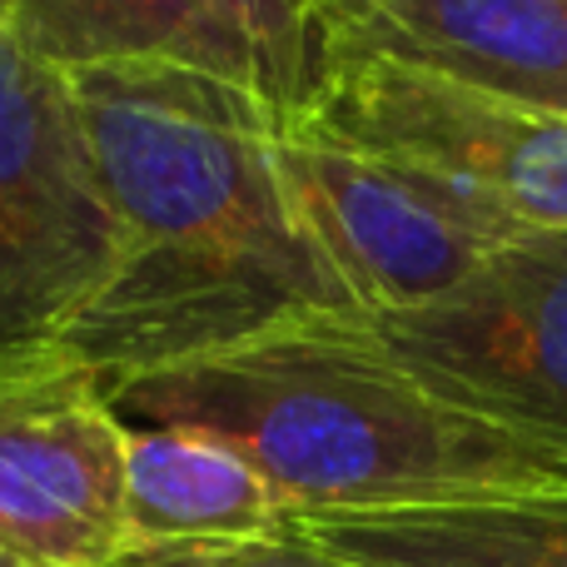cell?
<instances>
[{
    "label": "cell",
    "instance_id": "obj_6",
    "mask_svg": "<svg viewBox=\"0 0 567 567\" xmlns=\"http://www.w3.org/2000/svg\"><path fill=\"white\" fill-rule=\"evenodd\" d=\"M125 433L80 359L45 349L0 363V548L25 567L125 558Z\"/></svg>",
    "mask_w": 567,
    "mask_h": 567
},
{
    "label": "cell",
    "instance_id": "obj_15",
    "mask_svg": "<svg viewBox=\"0 0 567 567\" xmlns=\"http://www.w3.org/2000/svg\"><path fill=\"white\" fill-rule=\"evenodd\" d=\"M0 567H25V563H20V558H16V553H10V548H0Z\"/></svg>",
    "mask_w": 567,
    "mask_h": 567
},
{
    "label": "cell",
    "instance_id": "obj_4",
    "mask_svg": "<svg viewBox=\"0 0 567 567\" xmlns=\"http://www.w3.org/2000/svg\"><path fill=\"white\" fill-rule=\"evenodd\" d=\"M115 245L70 75L0 20V363L55 349L105 284Z\"/></svg>",
    "mask_w": 567,
    "mask_h": 567
},
{
    "label": "cell",
    "instance_id": "obj_5",
    "mask_svg": "<svg viewBox=\"0 0 567 567\" xmlns=\"http://www.w3.org/2000/svg\"><path fill=\"white\" fill-rule=\"evenodd\" d=\"M369 323L443 399L567 458V229L503 239L449 293Z\"/></svg>",
    "mask_w": 567,
    "mask_h": 567
},
{
    "label": "cell",
    "instance_id": "obj_11",
    "mask_svg": "<svg viewBox=\"0 0 567 567\" xmlns=\"http://www.w3.org/2000/svg\"><path fill=\"white\" fill-rule=\"evenodd\" d=\"M0 20L20 45L65 75L130 60H175L239 85L179 0H0Z\"/></svg>",
    "mask_w": 567,
    "mask_h": 567
},
{
    "label": "cell",
    "instance_id": "obj_7",
    "mask_svg": "<svg viewBox=\"0 0 567 567\" xmlns=\"http://www.w3.org/2000/svg\"><path fill=\"white\" fill-rule=\"evenodd\" d=\"M269 159L299 229L363 319L439 299L503 245L449 215L399 169L309 125H279Z\"/></svg>",
    "mask_w": 567,
    "mask_h": 567
},
{
    "label": "cell",
    "instance_id": "obj_2",
    "mask_svg": "<svg viewBox=\"0 0 567 567\" xmlns=\"http://www.w3.org/2000/svg\"><path fill=\"white\" fill-rule=\"evenodd\" d=\"M125 423L245 453L293 518L567 488V458L458 409L363 313H303L215 353L105 379Z\"/></svg>",
    "mask_w": 567,
    "mask_h": 567
},
{
    "label": "cell",
    "instance_id": "obj_1",
    "mask_svg": "<svg viewBox=\"0 0 567 567\" xmlns=\"http://www.w3.org/2000/svg\"><path fill=\"white\" fill-rule=\"evenodd\" d=\"M115 265L55 349L100 379L199 359L303 313H353L279 189V120L249 90L175 60L70 75Z\"/></svg>",
    "mask_w": 567,
    "mask_h": 567
},
{
    "label": "cell",
    "instance_id": "obj_14",
    "mask_svg": "<svg viewBox=\"0 0 567 567\" xmlns=\"http://www.w3.org/2000/svg\"><path fill=\"white\" fill-rule=\"evenodd\" d=\"M309 6L319 10V20H323V35H329V25H343V20L363 16V10L383 6V0H309Z\"/></svg>",
    "mask_w": 567,
    "mask_h": 567
},
{
    "label": "cell",
    "instance_id": "obj_12",
    "mask_svg": "<svg viewBox=\"0 0 567 567\" xmlns=\"http://www.w3.org/2000/svg\"><path fill=\"white\" fill-rule=\"evenodd\" d=\"M215 40L239 90L259 100L279 125L309 110L323 80L329 35L309 0H179Z\"/></svg>",
    "mask_w": 567,
    "mask_h": 567
},
{
    "label": "cell",
    "instance_id": "obj_8",
    "mask_svg": "<svg viewBox=\"0 0 567 567\" xmlns=\"http://www.w3.org/2000/svg\"><path fill=\"white\" fill-rule=\"evenodd\" d=\"M329 50H369L567 115V0H383L329 25Z\"/></svg>",
    "mask_w": 567,
    "mask_h": 567
},
{
    "label": "cell",
    "instance_id": "obj_9",
    "mask_svg": "<svg viewBox=\"0 0 567 567\" xmlns=\"http://www.w3.org/2000/svg\"><path fill=\"white\" fill-rule=\"evenodd\" d=\"M293 533L339 567H567V488L293 518Z\"/></svg>",
    "mask_w": 567,
    "mask_h": 567
},
{
    "label": "cell",
    "instance_id": "obj_10",
    "mask_svg": "<svg viewBox=\"0 0 567 567\" xmlns=\"http://www.w3.org/2000/svg\"><path fill=\"white\" fill-rule=\"evenodd\" d=\"M289 523L293 513L275 493V483L229 443L189 429L130 423L125 553L279 538V533H289Z\"/></svg>",
    "mask_w": 567,
    "mask_h": 567
},
{
    "label": "cell",
    "instance_id": "obj_13",
    "mask_svg": "<svg viewBox=\"0 0 567 567\" xmlns=\"http://www.w3.org/2000/svg\"><path fill=\"white\" fill-rule=\"evenodd\" d=\"M115 567H339L293 533L255 543H189V548H135Z\"/></svg>",
    "mask_w": 567,
    "mask_h": 567
},
{
    "label": "cell",
    "instance_id": "obj_3",
    "mask_svg": "<svg viewBox=\"0 0 567 567\" xmlns=\"http://www.w3.org/2000/svg\"><path fill=\"white\" fill-rule=\"evenodd\" d=\"M309 125L433 195L488 239L567 229V115L369 50H329Z\"/></svg>",
    "mask_w": 567,
    "mask_h": 567
}]
</instances>
